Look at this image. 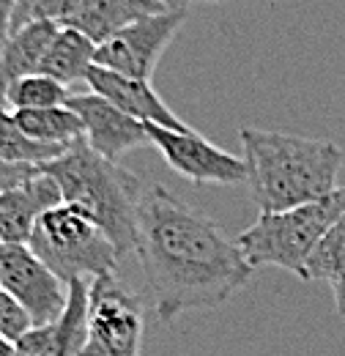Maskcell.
Segmentation results:
<instances>
[{
  "mask_svg": "<svg viewBox=\"0 0 345 356\" xmlns=\"http://www.w3.org/2000/svg\"><path fill=\"white\" fill-rule=\"evenodd\" d=\"M14 356H52V323L31 326L14 340Z\"/></svg>",
  "mask_w": 345,
  "mask_h": 356,
  "instance_id": "cell-23",
  "label": "cell"
},
{
  "mask_svg": "<svg viewBox=\"0 0 345 356\" xmlns=\"http://www.w3.org/2000/svg\"><path fill=\"white\" fill-rule=\"evenodd\" d=\"M332 291H335V307L345 318V274H340L337 280H332Z\"/></svg>",
  "mask_w": 345,
  "mask_h": 356,
  "instance_id": "cell-27",
  "label": "cell"
},
{
  "mask_svg": "<svg viewBox=\"0 0 345 356\" xmlns=\"http://www.w3.org/2000/svg\"><path fill=\"white\" fill-rule=\"evenodd\" d=\"M74 90L63 83H58L55 77L49 74H28V77H19L14 80L8 88L3 90L6 96V104L11 110H31V107H58V104H66L69 96Z\"/></svg>",
  "mask_w": 345,
  "mask_h": 356,
  "instance_id": "cell-19",
  "label": "cell"
},
{
  "mask_svg": "<svg viewBox=\"0 0 345 356\" xmlns=\"http://www.w3.org/2000/svg\"><path fill=\"white\" fill-rule=\"evenodd\" d=\"M88 337V282L72 280L61 318L52 323V356H80Z\"/></svg>",
  "mask_w": 345,
  "mask_h": 356,
  "instance_id": "cell-17",
  "label": "cell"
},
{
  "mask_svg": "<svg viewBox=\"0 0 345 356\" xmlns=\"http://www.w3.org/2000/svg\"><path fill=\"white\" fill-rule=\"evenodd\" d=\"M33 173H36L33 165H14V162H8V159L0 156V192L8 189V186L22 184L25 178H31Z\"/></svg>",
  "mask_w": 345,
  "mask_h": 356,
  "instance_id": "cell-24",
  "label": "cell"
},
{
  "mask_svg": "<svg viewBox=\"0 0 345 356\" xmlns=\"http://www.w3.org/2000/svg\"><path fill=\"white\" fill-rule=\"evenodd\" d=\"M0 288L25 307L33 326L55 323L69 299V282H63L28 244L0 241Z\"/></svg>",
  "mask_w": 345,
  "mask_h": 356,
  "instance_id": "cell-8",
  "label": "cell"
},
{
  "mask_svg": "<svg viewBox=\"0 0 345 356\" xmlns=\"http://www.w3.org/2000/svg\"><path fill=\"white\" fill-rule=\"evenodd\" d=\"M189 0H172V6H186Z\"/></svg>",
  "mask_w": 345,
  "mask_h": 356,
  "instance_id": "cell-29",
  "label": "cell"
},
{
  "mask_svg": "<svg viewBox=\"0 0 345 356\" xmlns=\"http://www.w3.org/2000/svg\"><path fill=\"white\" fill-rule=\"evenodd\" d=\"M14 14H17V0H0V49L6 44V39L11 36Z\"/></svg>",
  "mask_w": 345,
  "mask_h": 356,
  "instance_id": "cell-25",
  "label": "cell"
},
{
  "mask_svg": "<svg viewBox=\"0 0 345 356\" xmlns=\"http://www.w3.org/2000/svg\"><path fill=\"white\" fill-rule=\"evenodd\" d=\"M0 337H6V332H3V329H0ZM8 340H11V337H8Z\"/></svg>",
  "mask_w": 345,
  "mask_h": 356,
  "instance_id": "cell-30",
  "label": "cell"
},
{
  "mask_svg": "<svg viewBox=\"0 0 345 356\" xmlns=\"http://www.w3.org/2000/svg\"><path fill=\"white\" fill-rule=\"evenodd\" d=\"M86 86L143 124H157V127H168V129H192L157 96V90L151 88L148 80L124 77L113 69L93 63L86 77Z\"/></svg>",
  "mask_w": 345,
  "mask_h": 356,
  "instance_id": "cell-12",
  "label": "cell"
},
{
  "mask_svg": "<svg viewBox=\"0 0 345 356\" xmlns=\"http://www.w3.org/2000/svg\"><path fill=\"white\" fill-rule=\"evenodd\" d=\"M239 140L247 162V184L260 211H285L337 189L345 162L337 143L255 127H241Z\"/></svg>",
  "mask_w": 345,
  "mask_h": 356,
  "instance_id": "cell-2",
  "label": "cell"
},
{
  "mask_svg": "<svg viewBox=\"0 0 345 356\" xmlns=\"http://www.w3.org/2000/svg\"><path fill=\"white\" fill-rule=\"evenodd\" d=\"M162 3H168V6H172V0H162Z\"/></svg>",
  "mask_w": 345,
  "mask_h": 356,
  "instance_id": "cell-31",
  "label": "cell"
},
{
  "mask_svg": "<svg viewBox=\"0 0 345 356\" xmlns=\"http://www.w3.org/2000/svg\"><path fill=\"white\" fill-rule=\"evenodd\" d=\"M93 63H96V44L86 33H80L77 28H58L39 72L74 88L77 83H86Z\"/></svg>",
  "mask_w": 345,
  "mask_h": 356,
  "instance_id": "cell-15",
  "label": "cell"
},
{
  "mask_svg": "<svg viewBox=\"0 0 345 356\" xmlns=\"http://www.w3.org/2000/svg\"><path fill=\"white\" fill-rule=\"evenodd\" d=\"M31 326H33V321H31V315L25 312V307H22L6 288H0V329L6 332V337L17 340V337H22Z\"/></svg>",
  "mask_w": 345,
  "mask_h": 356,
  "instance_id": "cell-22",
  "label": "cell"
},
{
  "mask_svg": "<svg viewBox=\"0 0 345 356\" xmlns=\"http://www.w3.org/2000/svg\"><path fill=\"white\" fill-rule=\"evenodd\" d=\"M39 168L58 181L63 200L83 206L96 220L121 258L137 250V203L145 184L131 170L96 154L86 137Z\"/></svg>",
  "mask_w": 345,
  "mask_h": 356,
  "instance_id": "cell-3",
  "label": "cell"
},
{
  "mask_svg": "<svg viewBox=\"0 0 345 356\" xmlns=\"http://www.w3.org/2000/svg\"><path fill=\"white\" fill-rule=\"evenodd\" d=\"M143 302L115 271L88 285V337L80 356H140Z\"/></svg>",
  "mask_w": 345,
  "mask_h": 356,
  "instance_id": "cell-6",
  "label": "cell"
},
{
  "mask_svg": "<svg viewBox=\"0 0 345 356\" xmlns=\"http://www.w3.org/2000/svg\"><path fill=\"white\" fill-rule=\"evenodd\" d=\"M151 145L162 154L178 176L192 184H239L247 181V162L236 154H227L195 129H168L145 124Z\"/></svg>",
  "mask_w": 345,
  "mask_h": 356,
  "instance_id": "cell-9",
  "label": "cell"
},
{
  "mask_svg": "<svg viewBox=\"0 0 345 356\" xmlns=\"http://www.w3.org/2000/svg\"><path fill=\"white\" fill-rule=\"evenodd\" d=\"M184 22H186V6H172L159 14H151L96 47V66L151 83L165 49L178 36Z\"/></svg>",
  "mask_w": 345,
  "mask_h": 356,
  "instance_id": "cell-7",
  "label": "cell"
},
{
  "mask_svg": "<svg viewBox=\"0 0 345 356\" xmlns=\"http://www.w3.org/2000/svg\"><path fill=\"white\" fill-rule=\"evenodd\" d=\"M14 121L19 124V129L47 145H63L69 148L72 143L83 140L86 129L80 115L69 107V104H58V107H31V110H11Z\"/></svg>",
  "mask_w": 345,
  "mask_h": 356,
  "instance_id": "cell-16",
  "label": "cell"
},
{
  "mask_svg": "<svg viewBox=\"0 0 345 356\" xmlns=\"http://www.w3.org/2000/svg\"><path fill=\"white\" fill-rule=\"evenodd\" d=\"M66 148L63 145H47L19 129V124L14 121L11 107L6 104V96L0 93V156L14 162V165H33L39 168L44 162L61 156Z\"/></svg>",
  "mask_w": 345,
  "mask_h": 356,
  "instance_id": "cell-18",
  "label": "cell"
},
{
  "mask_svg": "<svg viewBox=\"0 0 345 356\" xmlns=\"http://www.w3.org/2000/svg\"><path fill=\"white\" fill-rule=\"evenodd\" d=\"M345 274V211L332 222V227L323 233V238L318 241V247L312 250L304 280H337Z\"/></svg>",
  "mask_w": 345,
  "mask_h": 356,
  "instance_id": "cell-20",
  "label": "cell"
},
{
  "mask_svg": "<svg viewBox=\"0 0 345 356\" xmlns=\"http://www.w3.org/2000/svg\"><path fill=\"white\" fill-rule=\"evenodd\" d=\"M165 8H172V6L162 0H93L83 14H77L63 28H77L99 47L107 39H113L115 33H121L124 28H129L151 14H159Z\"/></svg>",
  "mask_w": 345,
  "mask_h": 356,
  "instance_id": "cell-14",
  "label": "cell"
},
{
  "mask_svg": "<svg viewBox=\"0 0 345 356\" xmlns=\"http://www.w3.org/2000/svg\"><path fill=\"white\" fill-rule=\"evenodd\" d=\"M58 28L61 25L47 22V19H31L11 31V36L6 39V44L0 49V93L14 80L39 72Z\"/></svg>",
  "mask_w": 345,
  "mask_h": 356,
  "instance_id": "cell-13",
  "label": "cell"
},
{
  "mask_svg": "<svg viewBox=\"0 0 345 356\" xmlns=\"http://www.w3.org/2000/svg\"><path fill=\"white\" fill-rule=\"evenodd\" d=\"M0 356H14V340L0 337Z\"/></svg>",
  "mask_w": 345,
  "mask_h": 356,
  "instance_id": "cell-28",
  "label": "cell"
},
{
  "mask_svg": "<svg viewBox=\"0 0 345 356\" xmlns=\"http://www.w3.org/2000/svg\"><path fill=\"white\" fill-rule=\"evenodd\" d=\"M28 247L63 282L115 271L121 252L83 206L61 200L47 209L33 227Z\"/></svg>",
  "mask_w": 345,
  "mask_h": 356,
  "instance_id": "cell-5",
  "label": "cell"
},
{
  "mask_svg": "<svg viewBox=\"0 0 345 356\" xmlns=\"http://www.w3.org/2000/svg\"><path fill=\"white\" fill-rule=\"evenodd\" d=\"M134 252L162 323L230 302L255 271L239 238H230L211 217L178 200L162 184H145L140 195Z\"/></svg>",
  "mask_w": 345,
  "mask_h": 356,
  "instance_id": "cell-1",
  "label": "cell"
},
{
  "mask_svg": "<svg viewBox=\"0 0 345 356\" xmlns=\"http://www.w3.org/2000/svg\"><path fill=\"white\" fill-rule=\"evenodd\" d=\"M93 0H36L33 11H31V19H47V22H55V25H69L77 14H83Z\"/></svg>",
  "mask_w": 345,
  "mask_h": 356,
  "instance_id": "cell-21",
  "label": "cell"
},
{
  "mask_svg": "<svg viewBox=\"0 0 345 356\" xmlns=\"http://www.w3.org/2000/svg\"><path fill=\"white\" fill-rule=\"evenodd\" d=\"M66 104L80 115L86 129V143L104 159L118 162L131 148L151 143L148 127L143 121L131 118L129 113L118 110L113 102H107L93 90H86V93L74 90Z\"/></svg>",
  "mask_w": 345,
  "mask_h": 356,
  "instance_id": "cell-10",
  "label": "cell"
},
{
  "mask_svg": "<svg viewBox=\"0 0 345 356\" xmlns=\"http://www.w3.org/2000/svg\"><path fill=\"white\" fill-rule=\"evenodd\" d=\"M63 200L61 186L52 176H47L42 168L25 178L17 186H8L0 192V241L8 244H28L33 236V227L47 209L58 206Z\"/></svg>",
  "mask_w": 345,
  "mask_h": 356,
  "instance_id": "cell-11",
  "label": "cell"
},
{
  "mask_svg": "<svg viewBox=\"0 0 345 356\" xmlns=\"http://www.w3.org/2000/svg\"><path fill=\"white\" fill-rule=\"evenodd\" d=\"M343 211L345 186L285 211H260L258 220L239 236V247L252 268L277 266L304 280L312 250Z\"/></svg>",
  "mask_w": 345,
  "mask_h": 356,
  "instance_id": "cell-4",
  "label": "cell"
},
{
  "mask_svg": "<svg viewBox=\"0 0 345 356\" xmlns=\"http://www.w3.org/2000/svg\"><path fill=\"white\" fill-rule=\"evenodd\" d=\"M33 6H36V0H17V14H14V25H11V31L19 28V25H25V22H31V11H33Z\"/></svg>",
  "mask_w": 345,
  "mask_h": 356,
  "instance_id": "cell-26",
  "label": "cell"
}]
</instances>
